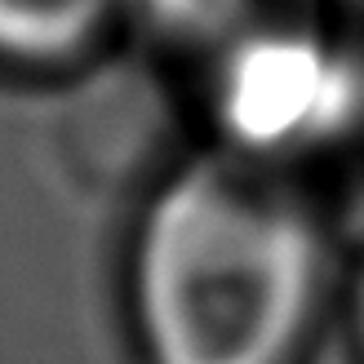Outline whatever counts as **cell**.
<instances>
[{
  "instance_id": "cell-1",
  "label": "cell",
  "mask_w": 364,
  "mask_h": 364,
  "mask_svg": "<svg viewBox=\"0 0 364 364\" xmlns=\"http://www.w3.org/2000/svg\"><path fill=\"white\" fill-rule=\"evenodd\" d=\"M329 294L320 218L240 160L182 169L134 249V316L151 364H302Z\"/></svg>"
},
{
  "instance_id": "cell-2",
  "label": "cell",
  "mask_w": 364,
  "mask_h": 364,
  "mask_svg": "<svg viewBox=\"0 0 364 364\" xmlns=\"http://www.w3.org/2000/svg\"><path fill=\"white\" fill-rule=\"evenodd\" d=\"M134 0H0V71L71 76L98 58Z\"/></svg>"
}]
</instances>
